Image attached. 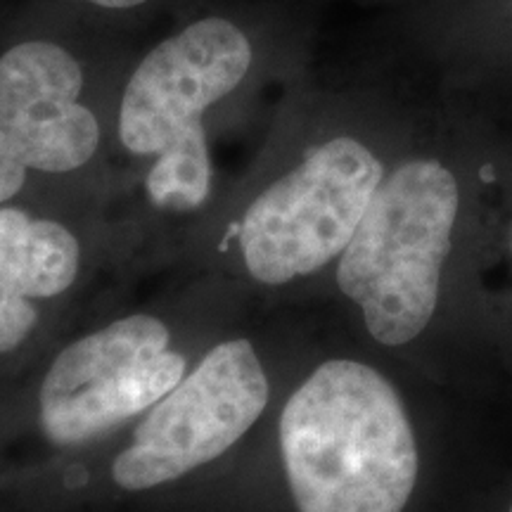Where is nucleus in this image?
Listing matches in <instances>:
<instances>
[{
  "mask_svg": "<svg viewBox=\"0 0 512 512\" xmlns=\"http://www.w3.org/2000/svg\"><path fill=\"white\" fill-rule=\"evenodd\" d=\"M280 448L299 512H403L418 446L392 382L337 358L287 401Z\"/></svg>",
  "mask_w": 512,
  "mask_h": 512,
  "instance_id": "f257e3e1",
  "label": "nucleus"
},
{
  "mask_svg": "<svg viewBox=\"0 0 512 512\" xmlns=\"http://www.w3.org/2000/svg\"><path fill=\"white\" fill-rule=\"evenodd\" d=\"M460 192L437 159L401 164L380 183L337 268L339 290L363 309L384 347L413 342L439 302Z\"/></svg>",
  "mask_w": 512,
  "mask_h": 512,
  "instance_id": "f03ea898",
  "label": "nucleus"
},
{
  "mask_svg": "<svg viewBox=\"0 0 512 512\" xmlns=\"http://www.w3.org/2000/svg\"><path fill=\"white\" fill-rule=\"evenodd\" d=\"M382 181L380 159L354 138L313 147L247 209L240 242L249 273L285 285L320 271L347 249Z\"/></svg>",
  "mask_w": 512,
  "mask_h": 512,
  "instance_id": "7ed1b4c3",
  "label": "nucleus"
},
{
  "mask_svg": "<svg viewBox=\"0 0 512 512\" xmlns=\"http://www.w3.org/2000/svg\"><path fill=\"white\" fill-rule=\"evenodd\" d=\"M266 403L268 380L252 344H219L152 406L133 444L114 460V482L145 491L188 475L245 437Z\"/></svg>",
  "mask_w": 512,
  "mask_h": 512,
  "instance_id": "20e7f679",
  "label": "nucleus"
},
{
  "mask_svg": "<svg viewBox=\"0 0 512 512\" xmlns=\"http://www.w3.org/2000/svg\"><path fill=\"white\" fill-rule=\"evenodd\" d=\"M166 347V325L143 313L74 342L43 380V432L55 444H81L155 406L185 373V358Z\"/></svg>",
  "mask_w": 512,
  "mask_h": 512,
  "instance_id": "39448f33",
  "label": "nucleus"
},
{
  "mask_svg": "<svg viewBox=\"0 0 512 512\" xmlns=\"http://www.w3.org/2000/svg\"><path fill=\"white\" fill-rule=\"evenodd\" d=\"M252 67V46L233 22L207 17L152 50L128 81L119 138L133 155L207 147L202 114L233 93Z\"/></svg>",
  "mask_w": 512,
  "mask_h": 512,
  "instance_id": "423d86ee",
  "label": "nucleus"
},
{
  "mask_svg": "<svg viewBox=\"0 0 512 512\" xmlns=\"http://www.w3.org/2000/svg\"><path fill=\"white\" fill-rule=\"evenodd\" d=\"M83 72L67 50L24 41L0 57V202L22 190L27 171L67 174L91 162L98 119L79 102Z\"/></svg>",
  "mask_w": 512,
  "mask_h": 512,
  "instance_id": "0eeeda50",
  "label": "nucleus"
},
{
  "mask_svg": "<svg viewBox=\"0 0 512 512\" xmlns=\"http://www.w3.org/2000/svg\"><path fill=\"white\" fill-rule=\"evenodd\" d=\"M79 259V242L60 223L0 209V354L19 347L36 325L31 299L72 287Z\"/></svg>",
  "mask_w": 512,
  "mask_h": 512,
  "instance_id": "6e6552de",
  "label": "nucleus"
},
{
  "mask_svg": "<svg viewBox=\"0 0 512 512\" xmlns=\"http://www.w3.org/2000/svg\"><path fill=\"white\" fill-rule=\"evenodd\" d=\"M83 3H93V5H100V8L124 10V8H136V5H143L145 0H83Z\"/></svg>",
  "mask_w": 512,
  "mask_h": 512,
  "instance_id": "1a4fd4ad",
  "label": "nucleus"
},
{
  "mask_svg": "<svg viewBox=\"0 0 512 512\" xmlns=\"http://www.w3.org/2000/svg\"><path fill=\"white\" fill-rule=\"evenodd\" d=\"M510 512H512V508H510Z\"/></svg>",
  "mask_w": 512,
  "mask_h": 512,
  "instance_id": "9d476101",
  "label": "nucleus"
}]
</instances>
